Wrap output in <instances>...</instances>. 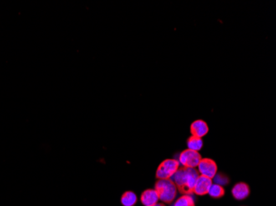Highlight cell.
Listing matches in <instances>:
<instances>
[{"label":"cell","instance_id":"9a60e30c","mask_svg":"<svg viewBox=\"0 0 276 206\" xmlns=\"http://www.w3.org/2000/svg\"><path fill=\"white\" fill-rule=\"evenodd\" d=\"M164 206V205L163 204H159V203H157V204L155 205V206Z\"/></svg>","mask_w":276,"mask_h":206},{"label":"cell","instance_id":"5b68a950","mask_svg":"<svg viewBox=\"0 0 276 206\" xmlns=\"http://www.w3.org/2000/svg\"><path fill=\"white\" fill-rule=\"evenodd\" d=\"M198 172L201 176L212 179L217 172V166L213 160L203 158L198 165Z\"/></svg>","mask_w":276,"mask_h":206},{"label":"cell","instance_id":"9c48e42d","mask_svg":"<svg viewBox=\"0 0 276 206\" xmlns=\"http://www.w3.org/2000/svg\"><path fill=\"white\" fill-rule=\"evenodd\" d=\"M159 197L155 190L148 189L143 192L140 197V202L144 206H153L157 204Z\"/></svg>","mask_w":276,"mask_h":206},{"label":"cell","instance_id":"30bf717a","mask_svg":"<svg viewBox=\"0 0 276 206\" xmlns=\"http://www.w3.org/2000/svg\"><path fill=\"white\" fill-rule=\"evenodd\" d=\"M138 202L136 194L133 192H127L121 198L122 204L124 206H134Z\"/></svg>","mask_w":276,"mask_h":206},{"label":"cell","instance_id":"6da1fadb","mask_svg":"<svg viewBox=\"0 0 276 206\" xmlns=\"http://www.w3.org/2000/svg\"><path fill=\"white\" fill-rule=\"evenodd\" d=\"M199 172L195 168L179 167L170 180L175 187L184 195L194 194L195 183L199 177Z\"/></svg>","mask_w":276,"mask_h":206},{"label":"cell","instance_id":"5bb4252c","mask_svg":"<svg viewBox=\"0 0 276 206\" xmlns=\"http://www.w3.org/2000/svg\"><path fill=\"white\" fill-rule=\"evenodd\" d=\"M212 179H213L215 184L219 185L221 187L226 186V185L229 183L228 177L226 175L223 174V173H216V175H215Z\"/></svg>","mask_w":276,"mask_h":206},{"label":"cell","instance_id":"52a82bcc","mask_svg":"<svg viewBox=\"0 0 276 206\" xmlns=\"http://www.w3.org/2000/svg\"><path fill=\"white\" fill-rule=\"evenodd\" d=\"M190 132L193 136L202 138L207 135L208 132V126L207 123L202 120H197L190 125Z\"/></svg>","mask_w":276,"mask_h":206},{"label":"cell","instance_id":"7c38bea8","mask_svg":"<svg viewBox=\"0 0 276 206\" xmlns=\"http://www.w3.org/2000/svg\"><path fill=\"white\" fill-rule=\"evenodd\" d=\"M207 194L209 195L210 197L212 198H221L223 197L225 194V191L223 187H221L219 185L212 184L211 187L209 188V191L207 192Z\"/></svg>","mask_w":276,"mask_h":206},{"label":"cell","instance_id":"8fae6325","mask_svg":"<svg viewBox=\"0 0 276 206\" xmlns=\"http://www.w3.org/2000/svg\"><path fill=\"white\" fill-rule=\"evenodd\" d=\"M203 144L204 143H203L202 138L196 137V136H193V135L190 136L187 142L189 150H194L196 152H199L202 149Z\"/></svg>","mask_w":276,"mask_h":206},{"label":"cell","instance_id":"ba28073f","mask_svg":"<svg viewBox=\"0 0 276 206\" xmlns=\"http://www.w3.org/2000/svg\"><path fill=\"white\" fill-rule=\"evenodd\" d=\"M232 194L235 199L237 201H242L250 195V187L247 183L244 182H239L235 185L232 190Z\"/></svg>","mask_w":276,"mask_h":206},{"label":"cell","instance_id":"8992f818","mask_svg":"<svg viewBox=\"0 0 276 206\" xmlns=\"http://www.w3.org/2000/svg\"><path fill=\"white\" fill-rule=\"evenodd\" d=\"M212 184V179L200 175L195 183L194 194L199 195V196H205L207 194Z\"/></svg>","mask_w":276,"mask_h":206},{"label":"cell","instance_id":"3957f363","mask_svg":"<svg viewBox=\"0 0 276 206\" xmlns=\"http://www.w3.org/2000/svg\"><path fill=\"white\" fill-rule=\"evenodd\" d=\"M179 167H180V163L177 160H165L159 165L155 176L158 180L170 179L173 175L175 174L176 171L179 169Z\"/></svg>","mask_w":276,"mask_h":206},{"label":"cell","instance_id":"277c9868","mask_svg":"<svg viewBox=\"0 0 276 206\" xmlns=\"http://www.w3.org/2000/svg\"><path fill=\"white\" fill-rule=\"evenodd\" d=\"M202 159L200 153L191 150H185L179 156V163L182 165L183 167L195 168L198 167L200 161Z\"/></svg>","mask_w":276,"mask_h":206},{"label":"cell","instance_id":"4fadbf2b","mask_svg":"<svg viewBox=\"0 0 276 206\" xmlns=\"http://www.w3.org/2000/svg\"><path fill=\"white\" fill-rule=\"evenodd\" d=\"M173 206H195V201L190 195H183Z\"/></svg>","mask_w":276,"mask_h":206},{"label":"cell","instance_id":"7a4b0ae2","mask_svg":"<svg viewBox=\"0 0 276 206\" xmlns=\"http://www.w3.org/2000/svg\"><path fill=\"white\" fill-rule=\"evenodd\" d=\"M155 190L159 200L167 204L171 203L177 194V188L170 179L158 180L155 185Z\"/></svg>","mask_w":276,"mask_h":206}]
</instances>
